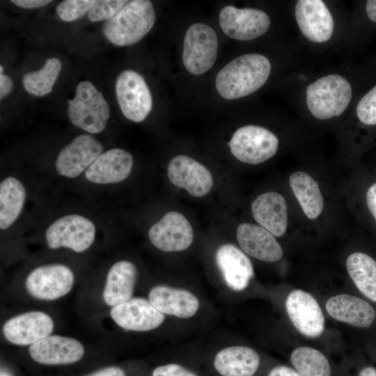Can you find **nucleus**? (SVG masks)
Returning <instances> with one entry per match:
<instances>
[{
	"mask_svg": "<svg viewBox=\"0 0 376 376\" xmlns=\"http://www.w3.org/2000/svg\"><path fill=\"white\" fill-rule=\"evenodd\" d=\"M217 265L226 284L232 290H244L254 275L249 258L235 246L223 244L215 254Z\"/></svg>",
	"mask_w": 376,
	"mask_h": 376,
	"instance_id": "obj_21",
	"label": "nucleus"
},
{
	"mask_svg": "<svg viewBox=\"0 0 376 376\" xmlns=\"http://www.w3.org/2000/svg\"><path fill=\"white\" fill-rule=\"evenodd\" d=\"M255 220L273 235L281 237L286 231L288 207L283 196L275 191L258 196L251 205Z\"/></svg>",
	"mask_w": 376,
	"mask_h": 376,
	"instance_id": "obj_23",
	"label": "nucleus"
},
{
	"mask_svg": "<svg viewBox=\"0 0 376 376\" xmlns=\"http://www.w3.org/2000/svg\"><path fill=\"white\" fill-rule=\"evenodd\" d=\"M306 104L311 114L320 120L340 116L349 105L352 88L338 75H329L309 84L306 91Z\"/></svg>",
	"mask_w": 376,
	"mask_h": 376,
	"instance_id": "obj_3",
	"label": "nucleus"
},
{
	"mask_svg": "<svg viewBox=\"0 0 376 376\" xmlns=\"http://www.w3.org/2000/svg\"><path fill=\"white\" fill-rule=\"evenodd\" d=\"M295 15L300 31L311 41L324 42L332 36L334 19L322 1L299 0Z\"/></svg>",
	"mask_w": 376,
	"mask_h": 376,
	"instance_id": "obj_18",
	"label": "nucleus"
},
{
	"mask_svg": "<svg viewBox=\"0 0 376 376\" xmlns=\"http://www.w3.org/2000/svg\"><path fill=\"white\" fill-rule=\"evenodd\" d=\"M85 376H126L123 368L118 366H108L99 369Z\"/></svg>",
	"mask_w": 376,
	"mask_h": 376,
	"instance_id": "obj_36",
	"label": "nucleus"
},
{
	"mask_svg": "<svg viewBox=\"0 0 376 376\" xmlns=\"http://www.w3.org/2000/svg\"><path fill=\"white\" fill-rule=\"evenodd\" d=\"M133 157L120 148H112L102 153L86 170V178L95 184L122 182L132 171Z\"/></svg>",
	"mask_w": 376,
	"mask_h": 376,
	"instance_id": "obj_19",
	"label": "nucleus"
},
{
	"mask_svg": "<svg viewBox=\"0 0 376 376\" xmlns=\"http://www.w3.org/2000/svg\"><path fill=\"white\" fill-rule=\"evenodd\" d=\"M271 72L267 58L259 54H246L229 62L218 72L215 86L224 98L234 100L249 95L267 81Z\"/></svg>",
	"mask_w": 376,
	"mask_h": 376,
	"instance_id": "obj_1",
	"label": "nucleus"
},
{
	"mask_svg": "<svg viewBox=\"0 0 376 376\" xmlns=\"http://www.w3.org/2000/svg\"><path fill=\"white\" fill-rule=\"evenodd\" d=\"M13 88V83L12 79L3 75L0 73V98L2 100L6 95H8Z\"/></svg>",
	"mask_w": 376,
	"mask_h": 376,
	"instance_id": "obj_40",
	"label": "nucleus"
},
{
	"mask_svg": "<svg viewBox=\"0 0 376 376\" xmlns=\"http://www.w3.org/2000/svg\"><path fill=\"white\" fill-rule=\"evenodd\" d=\"M96 1L92 0H65L56 7V13L63 21L72 22L89 11Z\"/></svg>",
	"mask_w": 376,
	"mask_h": 376,
	"instance_id": "obj_32",
	"label": "nucleus"
},
{
	"mask_svg": "<svg viewBox=\"0 0 376 376\" xmlns=\"http://www.w3.org/2000/svg\"><path fill=\"white\" fill-rule=\"evenodd\" d=\"M26 200L23 184L14 177H8L0 184V228H9L22 212Z\"/></svg>",
	"mask_w": 376,
	"mask_h": 376,
	"instance_id": "obj_28",
	"label": "nucleus"
},
{
	"mask_svg": "<svg viewBox=\"0 0 376 376\" xmlns=\"http://www.w3.org/2000/svg\"><path fill=\"white\" fill-rule=\"evenodd\" d=\"M75 277L72 270L60 264L38 267L27 276L25 286L33 297L41 300H55L67 295L72 289Z\"/></svg>",
	"mask_w": 376,
	"mask_h": 376,
	"instance_id": "obj_9",
	"label": "nucleus"
},
{
	"mask_svg": "<svg viewBox=\"0 0 376 376\" xmlns=\"http://www.w3.org/2000/svg\"><path fill=\"white\" fill-rule=\"evenodd\" d=\"M110 315L120 327L134 331H148L160 326L164 320L149 300L144 298H131L127 301L112 307Z\"/></svg>",
	"mask_w": 376,
	"mask_h": 376,
	"instance_id": "obj_16",
	"label": "nucleus"
},
{
	"mask_svg": "<svg viewBox=\"0 0 376 376\" xmlns=\"http://www.w3.org/2000/svg\"><path fill=\"white\" fill-rule=\"evenodd\" d=\"M357 115L366 125H376V86L372 88L359 102Z\"/></svg>",
	"mask_w": 376,
	"mask_h": 376,
	"instance_id": "obj_34",
	"label": "nucleus"
},
{
	"mask_svg": "<svg viewBox=\"0 0 376 376\" xmlns=\"http://www.w3.org/2000/svg\"><path fill=\"white\" fill-rule=\"evenodd\" d=\"M155 21V13L150 1H128L113 17L104 23L102 32L115 45H131L150 31Z\"/></svg>",
	"mask_w": 376,
	"mask_h": 376,
	"instance_id": "obj_2",
	"label": "nucleus"
},
{
	"mask_svg": "<svg viewBox=\"0 0 376 376\" xmlns=\"http://www.w3.org/2000/svg\"><path fill=\"white\" fill-rule=\"evenodd\" d=\"M237 240L248 255L266 262H276L283 254L274 235L261 226L244 223L237 229Z\"/></svg>",
	"mask_w": 376,
	"mask_h": 376,
	"instance_id": "obj_20",
	"label": "nucleus"
},
{
	"mask_svg": "<svg viewBox=\"0 0 376 376\" xmlns=\"http://www.w3.org/2000/svg\"><path fill=\"white\" fill-rule=\"evenodd\" d=\"M219 24L228 36L238 40H250L267 32L270 18L259 9L227 6L219 13Z\"/></svg>",
	"mask_w": 376,
	"mask_h": 376,
	"instance_id": "obj_10",
	"label": "nucleus"
},
{
	"mask_svg": "<svg viewBox=\"0 0 376 376\" xmlns=\"http://www.w3.org/2000/svg\"><path fill=\"white\" fill-rule=\"evenodd\" d=\"M260 363V356L253 349L235 345L217 352L214 367L221 376H253Z\"/></svg>",
	"mask_w": 376,
	"mask_h": 376,
	"instance_id": "obj_25",
	"label": "nucleus"
},
{
	"mask_svg": "<svg viewBox=\"0 0 376 376\" xmlns=\"http://www.w3.org/2000/svg\"><path fill=\"white\" fill-rule=\"evenodd\" d=\"M366 203L368 210L376 220V182L370 186L366 193Z\"/></svg>",
	"mask_w": 376,
	"mask_h": 376,
	"instance_id": "obj_38",
	"label": "nucleus"
},
{
	"mask_svg": "<svg viewBox=\"0 0 376 376\" xmlns=\"http://www.w3.org/2000/svg\"><path fill=\"white\" fill-rule=\"evenodd\" d=\"M101 143L89 134H81L65 146L56 160L58 173L66 178L79 176L102 154Z\"/></svg>",
	"mask_w": 376,
	"mask_h": 376,
	"instance_id": "obj_12",
	"label": "nucleus"
},
{
	"mask_svg": "<svg viewBox=\"0 0 376 376\" xmlns=\"http://www.w3.org/2000/svg\"><path fill=\"white\" fill-rule=\"evenodd\" d=\"M267 376H302L297 370L285 366H278L273 368Z\"/></svg>",
	"mask_w": 376,
	"mask_h": 376,
	"instance_id": "obj_39",
	"label": "nucleus"
},
{
	"mask_svg": "<svg viewBox=\"0 0 376 376\" xmlns=\"http://www.w3.org/2000/svg\"><path fill=\"white\" fill-rule=\"evenodd\" d=\"M346 267L359 291L376 302V260L366 253L356 252L347 258Z\"/></svg>",
	"mask_w": 376,
	"mask_h": 376,
	"instance_id": "obj_29",
	"label": "nucleus"
},
{
	"mask_svg": "<svg viewBox=\"0 0 376 376\" xmlns=\"http://www.w3.org/2000/svg\"><path fill=\"white\" fill-rule=\"evenodd\" d=\"M287 313L296 329L303 335L315 338L324 328V318L316 299L301 290H295L285 301Z\"/></svg>",
	"mask_w": 376,
	"mask_h": 376,
	"instance_id": "obj_15",
	"label": "nucleus"
},
{
	"mask_svg": "<svg viewBox=\"0 0 376 376\" xmlns=\"http://www.w3.org/2000/svg\"><path fill=\"white\" fill-rule=\"evenodd\" d=\"M29 352L31 359L40 364L68 365L81 359L84 347L75 338L49 335L30 345Z\"/></svg>",
	"mask_w": 376,
	"mask_h": 376,
	"instance_id": "obj_17",
	"label": "nucleus"
},
{
	"mask_svg": "<svg viewBox=\"0 0 376 376\" xmlns=\"http://www.w3.org/2000/svg\"><path fill=\"white\" fill-rule=\"evenodd\" d=\"M295 370L302 376H331V366L319 350L309 347L296 348L290 355Z\"/></svg>",
	"mask_w": 376,
	"mask_h": 376,
	"instance_id": "obj_31",
	"label": "nucleus"
},
{
	"mask_svg": "<svg viewBox=\"0 0 376 376\" xmlns=\"http://www.w3.org/2000/svg\"><path fill=\"white\" fill-rule=\"evenodd\" d=\"M218 39L214 30L203 23L191 25L183 44L182 61L190 73L199 75L214 65L217 55Z\"/></svg>",
	"mask_w": 376,
	"mask_h": 376,
	"instance_id": "obj_6",
	"label": "nucleus"
},
{
	"mask_svg": "<svg viewBox=\"0 0 376 376\" xmlns=\"http://www.w3.org/2000/svg\"><path fill=\"white\" fill-rule=\"evenodd\" d=\"M54 329V321L41 311H30L14 316L3 326V334L10 343L31 345L49 336Z\"/></svg>",
	"mask_w": 376,
	"mask_h": 376,
	"instance_id": "obj_14",
	"label": "nucleus"
},
{
	"mask_svg": "<svg viewBox=\"0 0 376 376\" xmlns=\"http://www.w3.org/2000/svg\"><path fill=\"white\" fill-rule=\"evenodd\" d=\"M366 13L369 19L376 22V0L367 1Z\"/></svg>",
	"mask_w": 376,
	"mask_h": 376,
	"instance_id": "obj_41",
	"label": "nucleus"
},
{
	"mask_svg": "<svg viewBox=\"0 0 376 376\" xmlns=\"http://www.w3.org/2000/svg\"><path fill=\"white\" fill-rule=\"evenodd\" d=\"M148 300L159 311L180 318H189L199 308L197 297L188 290L167 285L152 288Z\"/></svg>",
	"mask_w": 376,
	"mask_h": 376,
	"instance_id": "obj_24",
	"label": "nucleus"
},
{
	"mask_svg": "<svg viewBox=\"0 0 376 376\" xmlns=\"http://www.w3.org/2000/svg\"><path fill=\"white\" fill-rule=\"evenodd\" d=\"M289 183L306 217L311 219L318 217L324 201L317 182L306 173L298 171L290 175Z\"/></svg>",
	"mask_w": 376,
	"mask_h": 376,
	"instance_id": "obj_27",
	"label": "nucleus"
},
{
	"mask_svg": "<svg viewBox=\"0 0 376 376\" xmlns=\"http://www.w3.org/2000/svg\"><path fill=\"white\" fill-rule=\"evenodd\" d=\"M148 237L161 251H181L191 244L194 232L191 224L183 214L171 211L151 226Z\"/></svg>",
	"mask_w": 376,
	"mask_h": 376,
	"instance_id": "obj_11",
	"label": "nucleus"
},
{
	"mask_svg": "<svg viewBox=\"0 0 376 376\" xmlns=\"http://www.w3.org/2000/svg\"><path fill=\"white\" fill-rule=\"evenodd\" d=\"M152 376H198L191 370L178 363H168L155 368Z\"/></svg>",
	"mask_w": 376,
	"mask_h": 376,
	"instance_id": "obj_35",
	"label": "nucleus"
},
{
	"mask_svg": "<svg viewBox=\"0 0 376 376\" xmlns=\"http://www.w3.org/2000/svg\"><path fill=\"white\" fill-rule=\"evenodd\" d=\"M358 376H376V369L371 366H366L361 369Z\"/></svg>",
	"mask_w": 376,
	"mask_h": 376,
	"instance_id": "obj_42",
	"label": "nucleus"
},
{
	"mask_svg": "<svg viewBox=\"0 0 376 376\" xmlns=\"http://www.w3.org/2000/svg\"><path fill=\"white\" fill-rule=\"evenodd\" d=\"M116 95L123 114L132 121H143L152 109V98L149 88L136 71L126 70L118 76Z\"/></svg>",
	"mask_w": 376,
	"mask_h": 376,
	"instance_id": "obj_8",
	"label": "nucleus"
},
{
	"mask_svg": "<svg viewBox=\"0 0 376 376\" xmlns=\"http://www.w3.org/2000/svg\"><path fill=\"white\" fill-rule=\"evenodd\" d=\"M68 103V117L74 125L91 134L104 130L110 116L109 107L91 82L79 83L75 97Z\"/></svg>",
	"mask_w": 376,
	"mask_h": 376,
	"instance_id": "obj_4",
	"label": "nucleus"
},
{
	"mask_svg": "<svg viewBox=\"0 0 376 376\" xmlns=\"http://www.w3.org/2000/svg\"><path fill=\"white\" fill-rule=\"evenodd\" d=\"M325 307L333 318L357 327H368L376 318V312L371 304L363 299L347 294L329 298Z\"/></svg>",
	"mask_w": 376,
	"mask_h": 376,
	"instance_id": "obj_22",
	"label": "nucleus"
},
{
	"mask_svg": "<svg viewBox=\"0 0 376 376\" xmlns=\"http://www.w3.org/2000/svg\"><path fill=\"white\" fill-rule=\"evenodd\" d=\"M232 155L238 160L258 164L272 157L277 152L279 139L269 130L257 125L240 127L228 142Z\"/></svg>",
	"mask_w": 376,
	"mask_h": 376,
	"instance_id": "obj_5",
	"label": "nucleus"
},
{
	"mask_svg": "<svg viewBox=\"0 0 376 376\" xmlns=\"http://www.w3.org/2000/svg\"><path fill=\"white\" fill-rule=\"evenodd\" d=\"M127 1L125 0L96 1L88 12V18L93 22L109 20L120 11Z\"/></svg>",
	"mask_w": 376,
	"mask_h": 376,
	"instance_id": "obj_33",
	"label": "nucleus"
},
{
	"mask_svg": "<svg viewBox=\"0 0 376 376\" xmlns=\"http://www.w3.org/2000/svg\"><path fill=\"white\" fill-rule=\"evenodd\" d=\"M61 69V62L58 58H47L40 70L24 75V88L28 93L37 97L50 93Z\"/></svg>",
	"mask_w": 376,
	"mask_h": 376,
	"instance_id": "obj_30",
	"label": "nucleus"
},
{
	"mask_svg": "<svg viewBox=\"0 0 376 376\" xmlns=\"http://www.w3.org/2000/svg\"><path fill=\"white\" fill-rule=\"evenodd\" d=\"M167 173L173 185L186 189L193 196L206 195L213 185L210 171L187 155H180L172 158L168 165Z\"/></svg>",
	"mask_w": 376,
	"mask_h": 376,
	"instance_id": "obj_13",
	"label": "nucleus"
},
{
	"mask_svg": "<svg viewBox=\"0 0 376 376\" xmlns=\"http://www.w3.org/2000/svg\"><path fill=\"white\" fill-rule=\"evenodd\" d=\"M11 2L15 5L22 8H37L44 6L52 1L47 0H12Z\"/></svg>",
	"mask_w": 376,
	"mask_h": 376,
	"instance_id": "obj_37",
	"label": "nucleus"
},
{
	"mask_svg": "<svg viewBox=\"0 0 376 376\" xmlns=\"http://www.w3.org/2000/svg\"><path fill=\"white\" fill-rule=\"evenodd\" d=\"M1 376H6V375H1Z\"/></svg>",
	"mask_w": 376,
	"mask_h": 376,
	"instance_id": "obj_43",
	"label": "nucleus"
},
{
	"mask_svg": "<svg viewBox=\"0 0 376 376\" xmlns=\"http://www.w3.org/2000/svg\"><path fill=\"white\" fill-rule=\"evenodd\" d=\"M95 231L90 219L79 214H68L54 221L47 229L45 237L50 249L65 247L81 253L91 246Z\"/></svg>",
	"mask_w": 376,
	"mask_h": 376,
	"instance_id": "obj_7",
	"label": "nucleus"
},
{
	"mask_svg": "<svg viewBox=\"0 0 376 376\" xmlns=\"http://www.w3.org/2000/svg\"><path fill=\"white\" fill-rule=\"evenodd\" d=\"M136 277L137 269L132 263L120 260L114 263L107 273L103 290L106 304L113 307L131 299Z\"/></svg>",
	"mask_w": 376,
	"mask_h": 376,
	"instance_id": "obj_26",
	"label": "nucleus"
}]
</instances>
